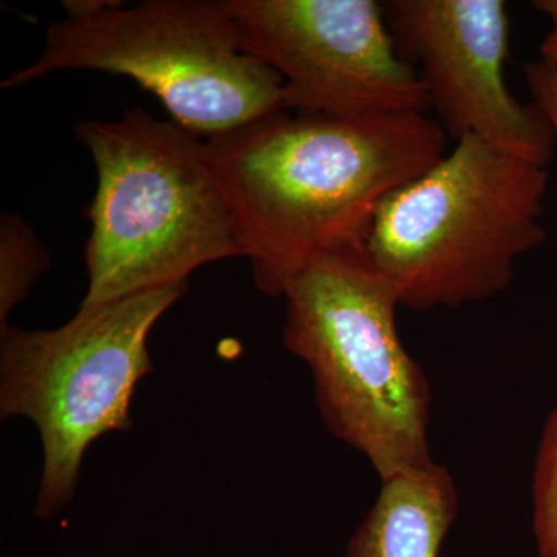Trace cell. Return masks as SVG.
<instances>
[{"label": "cell", "instance_id": "5", "mask_svg": "<svg viewBox=\"0 0 557 557\" xmlns=\"http://www.w3.org/2000/svg\"><path fill=\"white\" fill-rule=\"evenodd\" d=\"M50 25L38 60L11 73L17 89L61 70L127 76L156 95L172 121L218 137L285 110L284 83L242 46L225 0H70Z\"/></svg>", "mask_w": 557, "mask_h": 557}, {"label": "cell", "instance_id": "4", "mask_svg": "<svg viewBox=\"0 0 557 557\" xmlns=\"http://www.w3.org/2000/svg\"><path fill=\"white\" fill-rule=\"evenodd\" d=\"M282 296L284 346L309 366L330 434L381 482L432 463L431 384L399 338L397 293L366 247L311 260Z\"/></svg>", "mask_w": 557, "mask_h": 557}, {"label": "cell", "instance_id": "11", "mask_svg": "<svg viewBox=\"0 0 557 557\" xmlns=\"http://www.w3.org/2000/svg\"><path fill=\"white\" fill-rule=\"evenodd\" d=\"M533 531L539 556L557 557V408L539 443L533 475Z\"/></svg>", "mask_w": 557, "mask_h": 557}, {"label": "cell", "instance_id": "8", "mask_svg": "<svg viewBox=\"0 0 557 557\" xmlns=\"http://www.w3.org/2000/svg\"><path fill=\"white\" fill-rule=\"evenodd\" d=\"M399 53L426 86L450 138L474 135L547 168L556 148L547 116L508 89L509 16L502 0H392L383 3Z\"/></svg>", "mask_w": 557, "mask_h": 557}, {"label": "cell", "instance_id": "9", "mask_svg": "<svg viewBox=\"0 0 557 557\" xmlns=\"http://www.w3.org/2000/svg\"><path fill=\"white\" fill-rule=\"evenodd\" d=\"M457 509L456 482L442 465L399 472L381 482L347 557H438Z\"/></svg>", "mask_w": 557, "mask_h": 557}, {"label": "cell", "instance_id": "2", "mask_svg": "<svg viewBox=\"0 0 557 557\" xmlns=\"http://www.w3.org/2000/svg\"><path fill=\"white\" fill-rule=\"evenodd\" d=\"M76 135L98 172L79 309L185 284L200 267L244 258L200 135L141 108L83 121Z\"/></svg>", "mask_w": 557, "mask_h": 557}, {"label": "cell", "instance_id": "7", "mask_svg": "<svg viewBox=\"0 0 557 557\" xmlns=\"http://www.w3.org/2000/svg\"><path fill=\"white\" fill-rule=\"evenodd\" d=\"M242 46L304 115L426 113V86L399 53L375 0H225Z\"/></svg>", "mask_w": 557, "mask_h": 557}, {"label": "cell", "instance_id": "14", "mask_svg": "<svg viewBox=\"0 0 557 557\" xmlns=\"http://www.w3.org/2000/svg\"><path fill=\"white\" fill-rule=\"evenodd\" d=\"M533 7L545 14L555 25L553 30H557V0H536V2H533Z\"/></svg>", "mask_w": 557, "mask_h": 557}, {"label": "cell", "instance_id": "3", "mask_svg": "<svg viewBox=\"0 0 557 557\" xmlns=\"http://www.w3.org/2000/svg\"><path fill=\"white\" fill-rule=\"evenodd\" d=\"M548 170L468 135L381 201L366 252L410 310L458 309L500 295L547 240Z\"/></svg>", "mask_w": 557, "mask_h": 557}, {"label": "cell", "instance_id": "12", "mask_svg": "<svg viewBox=\"0 0 557 557\" xmlns=\"http://www.w3.org/2000/svg\"><path fill=\"white\" fill-rule=\"evenodd\" d=\"M523 72L534 104L552 124L557 148V65L545 60L534 61L527 64Z\"/></svg>", "mask_w": 557, "mask_h": 557}, {"label": "cell", "instance_id": "13", "mask_svg": "<svg viewBox=\"0 0 557 557\" xmlns=\"http://www.w3.org/2000/svg\"><path fill=\"white\" fill-rule=\"evenodd\" d=\"M542 60L557 65V30L548 33L547 38L541 44Z\"/></svg>", "mask_w": 557, "mask_h": 557}, {"label": "cell", "instance_id": "6", "mask_svg": "<svg viewBox=\"0 0 557 557\" xmlns=\"http://www.w3.org/2000/svg\"><path fill=\"white\" fill-rule=\"evenodd\" d=\"M188 282L79 309L53 330H0V416L39 432L42 474L36 518L72 502L91 443L132 428L131 403L153 370L150 332Z\"/></svg>", "mask_w": 557, "mask_h": 557}, {"label": "cell", "instance_id": "1", "mask_svg": "<svg viewBox=\"0 0 557 557\" xmlns=\"http://www.w3.org/2000/svg\"><path fill=\"white\" fill-rule=\"evenodd\" d=\"M255 284L282 296L311 260L364 248L381 201L446 156L426 113L288 110L205 138Z\"/></svg>", "mask_w": 557, "mask_h": 557}, {"label": "cell", "instance_id": "10", "mask_svg": "<svg viewBox=\"0 0 557 557\" xmlns=\"http://www.w3.org/2000/svg\"><path fill=\"white\" fill-rule=\"evenodd\" d=\"M49 263V251L30 226L17 215H3L0 220V330L9 327L11 311L30 295Z\"/></svg>", "mask_w": 557, "mask_h": 557}]
</instances>
